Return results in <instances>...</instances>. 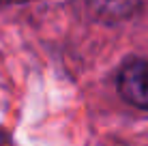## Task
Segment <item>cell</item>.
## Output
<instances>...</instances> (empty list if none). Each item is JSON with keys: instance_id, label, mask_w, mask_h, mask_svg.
<instances>
[{"instance_id": "1", "label": "cell", "mask_w": 148, "mask_h": 146, "mask_svg": "<svg viewBox=\"0 0 148 146\" xmlns=\"http://www.w3.org/2000/svg\"><path fill=\"white\" fill-rule=\"evenodd\" d=\"M118 90L131 105L148 110V60H131L122 67Z\"/></svg>"}, {"instance_id": "2", "label": "cell", "mask_w": 148, "mask_h": 146, "mask_svg": "<svg viewBox=\"0 0 148 146\" xmlns=\"http://www.w3.org/2000/svg\"><path fill=\"white\" fill-rule=\"evenodd\" d=\"M140 0H88L90 9L99 15V17L108 19V22H116V19L129 17L135 11Z\"/></svg>"}, {"instance_id": "3", "label": "cell", "mask_w": 148, "mask_h": 146, "mask_svg": "<svg viewBox=\"0 0 148 146\" xmlns=\"http://www.w3.org/2000/svg\"><path fill=\"white\" fill-rule=\"evenodd\" d=\"M0 2H7V4H15V2H28V0H0Z\"/></svg>"}]
</instances>
